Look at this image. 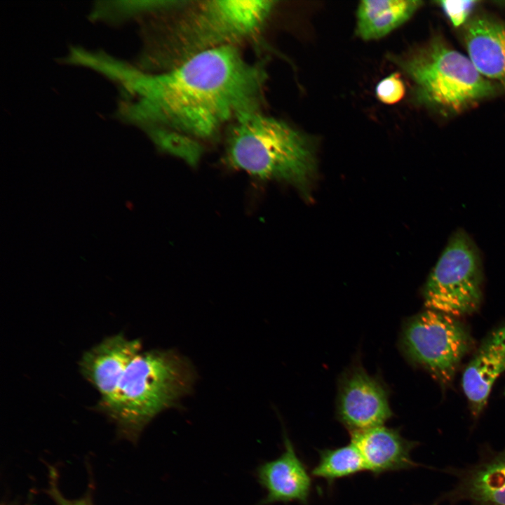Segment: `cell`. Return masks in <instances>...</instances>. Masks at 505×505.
I'll return each mask as SVG.
<instances>
[{
	"label": "cell",
	"instance_id": "5",
	"mask_svg": "<svg viewBox=\"0 0 505 505\" xmlns=\"http://www.w3.org/2000/svg\"><path fill=\"white\" fill-rule=\"evenodd\" d=\"M196 375L190 361L174 350L141 351L126 370L107 415L134 436L190 393Z\"/></svg>",
	"mask_w": 505,
	"mask_h": 505
},
{
	"label": "cell",
	"instance_id": "6",
	"mask_svg": "<svg viewBox=\"0 0 505 505\" xmlns=\"http://www.w3.org/2000/svg\"><path fill=\"white\" fill-rule=\"evenodd\" d=\"M482 268L478 252L464 231L450 238L423 291L427 309L456 318L471 314L482 301Z\"/></svg>",
	"mask_w": 505,
	"mask_h": 505
},
{
	"label": "cell",
	"instance_id": "15",
	"mask_svg": "<svg viewBox=\"0 0 505 505\" xmlns=\"http://www.w3.org/2000/svg\"><path fill=\"white\" fill-rule=\"evenodd\" d=\"M417 0H365L356 11L357 35L365 41L385 36L408 21L422 6Z\"/></svg>",
	"mask_w": 505,
	"mask_h": 505
},
{
	"label": "cell",
	"instance_id": "2",
	"mask_svg": "<svg viewBox=\"0 0 505 505\" xmlns=\"http://www.w3.org/2000/svg\"><path fill=\"white\" fill-rule=\"evenodd\" d=\"M274 1H172L159 10L150 62L162 71L203 52L236 45L263 27Z\"/></svg>",
	"mask_w": 505,
	"mask_h": 505
},
{
	"label": "cell",
	"instance_id": "10",
	"mask_svg": "<svg viewBox=\"0 0 505 505\" xmlns=\"http://www.w3.org/2000/svg\"><path fill=\"white\" fill-rule=\"evenodd\" d=\"M284 451L276 459L265 462L257 469L258 482L267 492L257 505L298 501L307 504L311 479L293 444L284 433Z\"/></svg>",
	"mask_w": 505,
	"mask_h": 505
},
{
	"label": "cell",
	"instance_id": "1",
	"mask_svg": "<svg viewBox=\"0 0 505 505\" xmlns=\"http://www.w3.org/2000/svg\"><path fill=\"white\" fill-rule=\"evenodd\" d=\"M267 78L236 45L208 50L158 74L134 73L135 116L161 151L196 167L203 142L260 111Z\"/></svg>",
	"mask_w": 505,
	"mask_h": 505
},
{
	"label": "cell",
	"instance_id": "7",
	"mask_svg": "<svg viewBox=\"0 0 505 505\" xmlns=\"http://www.w3.org/2000/svg\"><path fill=\"white\" fill-rule=\"evenodd\" d=\"M472 344L469 331L457 318L431 309L410 318L400 337L405 356L442 386L452 382Z\"/></svg>",
	"mask_w": 505,
	"mask_h": 505
},
{
	"label": "cell",
	"instance_id": "11",
	"mask_svg": "<svg viewBox=\"0 0 505 505\" xmlns=\"http://www.w3.org/2000/svg\"><path fill=\"white\" fill-rule=\"evenodd\" d=\"M463 28L469 58L483 76L505 93V21L479 14Z\"/></svg>",
	"mask_w": 505,
	"mask_h": 505
},
{
	"label": "cell",
	"instance_id": "14",
	"mask_svg": "<svg viewBox=\"0 0 505 505\" xmlns=\"http://www.w3.org/2000/svg\"><path fill=\"white\" fill-rule=\"evenodd\" d=\"M452 494L477 505H505V450L466 471Z\"/></svg>",
	"mask_w": 505,
	"mask_h": 505
},
{
	"label": "cell",
	"instance_id": "17",
	"mask_svg": "<svg viewBox=\"0 0 505 505\" xmlns=\"http://www.w3.org/2000/svg\"><path fill=\"white\" fill-rule=\"evenodd\" d=\"M405 93L404 82L398 72L392 73L382 79L375 88L377 99L386 105H394L400 102Z\"/></svg>",
	"mask_w": 505,
	"mask_h": 505
},
{
	"label": "cell",
	"instance_id": "9",
	"mask_svg": "<svg viewBox=\"0 0 505 505\" xmlns=\"http://www.w3.org/2000/svg\"><path fill=\"white\" fill-rule=\"evenodd\" d=\"M337 414L350 433L382 426L392 416L385 388L361 367L343 376Z\"/></svg>",
	"mask_w": 505,
	"mask_h": 505
},
{
	"label": "cell",
	"instance_id": "18",
	"mask_svg": "<svg viewBox=\"0 0 505 505\" xmlns=\"http://www.w3.org/2000/svg\"><path fill=\"white\" fill-rule=\"evenodd\" d=\"M450 22L455 27L464 25L469 20L471 11L478 4L476 1H437Z\"/></svg>",
	"mask_w": 505,
	"mask_h": 505
},
{
	"label": "cell",
	"instance_id": "16",
	"mask_svg": "<svg viewBox=\"0 0 505 505\" xmlns=\"http://www.w3.org/2000/svg\"><path fill=\"white\" fill-rule=\"evenodd\" d=\"M319 457L318 463L311 470V475L324 478L328 483L367 471L359 450L351 443L340 447L321 450Z\"/></svg>",
	"mask_w": 505,
	"mask_h": 505
},
{
	"label": "cell",
	"instance_id": "4",
	"mask_svg": "<svg viewBox=\"0 0 505 505\" xmlns=\"http://www.w3.org/2000/svg\"><path fill=\"white\" fill-rule=\"evenodd\" d=\"M391 57L412 81L415 100L443 114H459L501 90L440 36L403 55Z\"/></svg>",
	"mask_w": 505,
	"mask_h": 505
},
{
	"label": "cell",
	"instance_id": "13",
	"mask_svg": "<svg viewBox=\"0 0 505 505\" xmlns=\"http://www.w3.org/2000/svg\"><path fill=\"white\" fill-rule=\"evenodd\" d=\"M351 443L359 450L367 471L375 475L410 469L416 443L403 438L397 429L383 426L351 432Z\"/></svg>",
	"mask_w": 505,
	"mask_h": 505
},
{
	"label": "cell",
	"instance_id": "8",
	"mask_svg": "<svg viewBox=\"0 0 505 505\" xmlns=\"http://www.w3.org/2000/svg\"><path fill=\"white\" fill-rule=\"evenodd\" d=\"M141 349V340L129 339L120 332L105 338L83 354L79 363L80 372L99 393L96 408L100 411L108 413L126 370Z\"/></svg>",
	"mask_w": 505,
	"mask_h": 505
},
{
	"label": "cell",
	"instance_id": "19",
	"mask_svg": "<svg viewBox=\"0 0 505 505\" xmlns=\"http://www.w3.org/2000/svg\"><path fill=\"white\" fill-rule=\"evenodd\" d=\"M50 493L58 505H91L86 499L69 500L61 494L53 480L50 481Z\"/></svg>",
	"mask_w": 505,
	"mask_h": 505
},
{
	"label": "cell",
	"instance_id": "3",
	"mask_svg": "<svg viewBox=\"0 0 505 505\" xmlns=\"http://www.w3.org/2000/svg\"><path fill=\"white\" fill-rule=\"evenodd\" d=\"M227 129L224 162L229 167L262 180L307 184L314 154L299 131L260 111L242 115Z\"/></svg>",
	"mask_w": 505,
	"mask_h": 505
},
{
	"label": "cell",
	"instance_id": "12",
	"mask_svg": "<svg viewBox=\"0 0 505 505\" xmlns=\"http://www.w3.org/2000/svg\"><path fill=\"white\" fill-rule=\"evenodd\" d=\"M504 370L505 324L489 333L463 373L462 388L473 416L481 413L493 384Z\"/></svg>",
	"mask_w": 505,
	"mask_h": 505
}]
</instances>
